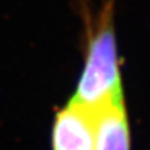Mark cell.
<instances>
[{
	"label": "cell",
	"instance_id": "cell-2",
	"mask_svg": "<svg viewBox=\"0 0 150 150\" xmlns=\"http://www.w3.org/2000/svg\"><path fill=\"white\" fill-rule=\"evenodd\" d=\"M53 150H96L93 110L71 100L54 118Z\"/></svg>",
	"mask_w": 150,
	"mask_h": 150
},
{
	"label": "cell",
	"instance_id": "cell-3",
	"mask_svg": "<svg viewBox=\"0 0 150 150\" xmlns=\"http://www.w3.org/2000/svg\"><path fill=\"white\" fill-rule=\"evenodd\" d=\"M96 150H129V124L124 99L108 100L93 110Z\"/></svg>",
	"mask_w": 150,
	"mask_h": 150
},
{
	"label": "cell",
	"instance_id": "cell-1",
	"mask_svg": "<svg viewBox=\"0 0 150 150\" xmlns=\"http://www.w3.org/2000/svg\"><path fill=\"white\" fill-rule=\"evenodd\" d=\"M124 99L114 31V0H107L88 39L86 59L71 100L95 110L108 100Z\"/></svg>",
	"mask_w": 150,
	"mask_h": 150
}]
</instances>
